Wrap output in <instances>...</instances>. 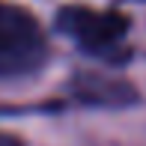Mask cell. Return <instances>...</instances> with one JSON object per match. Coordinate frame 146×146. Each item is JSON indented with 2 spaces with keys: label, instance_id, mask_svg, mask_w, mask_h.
Instances as JSON below:
<instances>
[{
  "label": "cell",
  "instance_id": "cell-1",
  "mask_svg": "<svg viewBox=\"0 0 146 146\" xmlns=\"http://www.w3.org/2000/svg\"><path fill=\"white\" fill-rule=\"evenodd\" d=\"M57 30L69 36L84 54L122 63L128 57V18L119 12H102L90 6H63L57 12Z\"/></svg>",
  "mask_w": 146,
  "mask_h": 146
},
{
  "label": "cell",
  "instance_id": "cell-2",
  "mask_svg": "<svg viewBox=\"0 0 146 146\" xmlns=\"http://www.w3.org/2000/svg\"><path fill=\"white\" fill-rule=\"evenodd\" d=\"M48 60V39L36 15L0 0V78H24Z\"/></svg>",
  "mask_w": 146,
  "mask_h": 146
},
{
  "label": "cell",
  "instance_id": "cell-3",
  "mask_svg": "<svg viewBox=\"0 0 146 146\" xmlns=\"http://www.w3.org/2000/svg\"><path fill=\"white\" fill-rule=\"evenodd\" d=\"M75 96L87 104H131L134 90L122 81H110L102 75H78L75 78Z\"/></svg>",
  "mask_w": 146,
  "mask_h": 146
},
{
  "label": "cell",
  "instance_id": "cell-4",
  "mask_svg": "<svg viewBox=\"0 0 146 146\" xmlns=\"http://www.w3.org/2000/svg\"><path fill=\"white\" fill-rule=\"evenodd\" d=\"M0 146H24V143L18 140V137H12V134H3V131H0Z\"/></svg>",
  "mask_w": 146,
  "mask_h": 146
}]
</instances>
